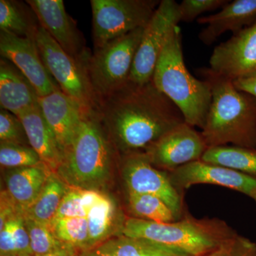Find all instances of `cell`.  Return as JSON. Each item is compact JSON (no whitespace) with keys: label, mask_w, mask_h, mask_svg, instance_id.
Listing matches in <instances>:
<instances>
[{"label":"cell","mask_w":256,"mask_h":256,"mask_svg":"<svg viewBox=\"0 0 256 256\" xmlns=\"http://www.w3.org/2000/svg\"><path fill=\"white\" fill-rule=\"evenodd\" d=\"M105 242L114 256H192L146 239L124 236L112 237Z\"/></svg>","instance_id":"cell-25"},{"label":"cell","mask_w":256,"mask_h":256,"mask_svg":"<svg viewBox=\"0 0 256 256\" xmlns=\"http://www.w3.org/2000/svg\"><path fill=\"white\" fill-rule=\"evenodd\" d=\"M16 256L12 234L9 223L0 230V256Z\"/></svg>","instance_id":"cell-36"},{"label":"cell","mask_w":256,"mask_h":256,"mask_svg":"<svg viewBox=\"0 0 256 256\" xmlns=\"http://www.w3.org/2000/svg\"><path fill=\"white\" fill-rule=\"evenodd\" d=\"M0 140L30 146L22 121L14 114L3 109L0 111Z\"/></svg>","instance_id":"cell-30"},{"label":"cell","mask_w":256,"mask_h":256,"mask_svg":"<svg viewBox=\"0 0 256 256\" xmlns=\"http://www.w3.org/2000/svg\"><path fill=\"white\" fill-rule=\"evenodd\" d=\"M237 234L218 218H196L186 212L180 220L158 223L128 217L120 236L146 239L192 256H206Z\"/></svg>","instance_id":"cell-4"},{"label":"cell","mask_w":256,"mask_h":256,"mask_svg":"<svg viewBox=\"0 0 256 256\" xmlns=\"http://www.w3.org/2000/svg\"><path fill=\"white\" fill-rule=\"evenodd\" d=\"M35 41L45 66L60 90L84 110H97L98 100L85 64L67 54L41 25L37 28Z\"/></svg>","instance_id":"cell-7"},{"label":"cell","mask_w":256,"mask_h":256,"mask_svg":"<svg viewBox=\"0 0 256 256\" xmlns=\"http://www.w3.org/2000/svg\"><path fill=\"white\" fill-rule=\"evenodd\" d=\"M52 172L44 163L37 166L10 169L5 175L6 192L24 213L40 194Z\"/></svg>","instance_id":"cell-20"},{"label":"cell","mask_w":256,"mask_h":256,"mask_svg":"<svg viewBox=\"0 0 256 256\" xmlns=\"http://www.w3.org/2000/svg\"><path fill=\"white\" fill-rule=\"evenodd\" d=\"M126 218L120 212L116 202L104 194L87 212L88 250L109 240L111 236H120Z\"/></svg>","instance_id":"cell-21"},{"label":"cell","mask_w":256,"mask_h":256,"mask_svg":"<svg viewBox=\"0 0 256 256\" xmlns=\"http://www.w3.org/2000/svg\"><path fill=\"white\" fill-rule=\"evenodd\" d=\"M69 186L56 172H52L40 194L25 210L26 218L48 226L55 220L57 212Z\"/></svg>","instance_id":"cell-22"},{"label":"cell","mask_w":256,"mask_h":256,"mask_svg":"<svg viewBox=\"0 0 256 256\" xmlns=\"http://www.w3.org/2000/svg\"><path fill=\"white\" fill-rule=\"evenodd\" d=\"M180 22V6L174 0L160 1L144 28L129 76V82L146 84L151 82L156 64L172 28Z\"/></svg>","instance_id":"cell-9"},{"label":"cell","mask_w":256,"mask_h":256,"mask_svg":"<svg viewBox=\"0 0 256 256\" xmlns=\"http://www.w3.org/2000/svg\"><path fill=\"white\" fill-rule=\"evenodd\" d=\"M208 148L201 132L184 122L160 138L144 153L153 166L171 172L201 160Z\"/></svg>","instance_id":"cell-12"},{"label":"cell","mask_w":256,"mask_h":256,"mask_svg":"<svg viewBox=\"0 0 256 256\" xmlns=\"http://www.w3.org/2000/svg\"><path fill=\"white\" fill-rule=\"evenodd\" d=\"M252 198L254 200V202H255L256 204V193L254 195V196H252Z\"/></svg>","instance_id":"cell-39"},{"label":"cell","mask_w":256,"mask_h":256,"mask_svg":"<svg viewBox=\"0 0 256 256\" xmlns=\"http://www.w3.org/2000/svg\"><path fill=\"white\" fill-rule=\"evenodd\" d=\"M152 80L181 111L186 124L203 129L212 102V86L208 80L195 78L186 68L178 25L166 38Z\"/></svg>","instance_id":"cell-3"},{"label":"cell","mask_w":256,"mask_h":256,"mask_svg":"<svg viewBox=\"0 0 256 256\" xmlns=\"http://www.w3.org/2000/svg\"><path fill=\"white\" fill-rule=\"evenodd\" d=\"M144 28L130 32L94 50L86 68L98 100L117 92L129 82L133 62Z\"/></svg>","instance_id":"cell-6"},{"label":"cell","mask_w":256,"mask_h":256,"mask_svg":"<svg viewBox=\"0 0 256 256\" xmlns=\"http://www.w3.org/2000/svg\"><path fill=\"white\" fill-rule=\"evenodd\" d=\"M20 214H24V212L13 201L8 192H2L0 198V230L4 226L8 220Z\"/></svg>","instance_id":"cell-35"},{"label":"cell","mask_w":256,"mask_h":256,"mask_svg":"<svg viewBox=\"0 0 256 256\" xmlns=\"http://www.w3.org/2000/svg\"><path fill=\"white\" fill-rule=\"evenodd\" d=\"M101 124L124 154L144 152L160 138L185 122L178 108L154 86L128 82L99 100Z\"/></svg>","instance_id":"cell-1"},{"label":"cell","mask_w":256,"mask_h":256,"mask_svg":"<svg viewBox=\"0 0 256 256\" xmlns=\"http://www.w3.org/2000/svg\"><path fill=\"white\" fill-rule=\"evenodd\" d=\"M229 0H183L178 3L180 22H192L207 12L222 8Z\"/></svg>","instance_id":"cell-31"},{"label":"cell","mask_w":256,"mask_h":256,"mask_svg":"<svg viewBox=\"0 0 256 256\" xmlns=\"http://www.w3.org/2000/svg\"><path fill=\"white\" fill-rule=\"evenodd\" d=\"M38 104L45 120L65 154L73 142L87 111L60 89L38 97Z\"/></svg>","instance_id":"cell-16"},{"label":"cell","mask_w":256,"mask_h":256,"mask_svg":"<svg viewBox=\"0 0 256 256\" xmlns=\"http://www.w3.org/2000/svg\"><path fill=\"white\" fill-rule=\"evenodd\" d=\"M44 163L34 150L30 146L1 142L0 164L8 169L37 166Z\"/></svg>","instance_id":"cell-28"},{"label":"cell","mask_w":256,"mask_h":256,"mask_svg":"<svg viewBox=\"0 0 256 256\" xmlns=\"http://www.w3.org/2000/svg\"><path fill=\"white\" fill-rule=\"evenodd\" d=\"M114 151L97 110L89 111L56 173L70 188L100 191L110 178Z\"/></svg>","instance_id":"cell-5"},{"label":"cell","mask_w":256,"mask_h":256,"mask_svg":"<svg viewBox=\"0 0 256 256\" xmlns=\"http://www.w3.org/2000/svg\"><path fill=\"white\" fill-rule=\"evenodd\" d=\"M168 172L170 182L182 196L188 188L200 184L230 188L250 198L256 193V178L201 160L192 162Z\"/></svg>","instance_id":"cell-13"},{"label":"cell","mask_w":256,"mask_h":256,"mask_svg":"<svg viewBox=\"0 0 256 256\" xmlns=\"http://www.w3.org/2000/svg\"></svg>","instance_id":"cell-40"},{"label":"cell","mask_w":256,"mask_h":256,"mask_svg":"<svg viewBox=\"0 0 256 256\" xmlns=\"http://www.w3.org/2000/svg\"><path fill=\"white\" fill-rule=\"evenodd\" d=\"M202 161L235 170L256 180V149L226 146L208 148Z\"/></svg>","instance_id":"cell-24"},{"label":"cell","mask_w":256,"mask_h":256,"mask_svg":"<svg viewBox=\"0 0 256 256\" xmlns=\"http://www.w3.org/2000/svg\"><path fill=\"white\" fill-rule=\"evenodd\" d=\"M8 222L12 234L16 256H33L30 247V236L25 226L24 214L15 216Z\"/></svg>","instance_id":"cell-34"},{"label":"cell","mask_w":256,"mask_h":256,"mask_svg":"<svg viewBox=\"0 0 256 256\" xmlns=\"http://www.w3.org/2000/svg\"><path fill=\"white\" fill-rule=\"evenodd\" d=\"M233 84L238 90L247 92L256 98V76L250 78L239 79L234 82Z\"/></svg>","instance_id":"cell-37"},{"label":"cell","mask_w":256,"mask_h":256,"mask_svg":"<svg viewBox=\"0 0 256 256\" xmlns=\"http://www.w3.org/2000/svg\"><path fill=\"white\" fill-rule=\"evenodd\" d=\"M38 96L24 75L10 60H0L1 109L18 116L38 105Z\"/></svg>","instance_id":"cell-19"},{"label":"cell","mask_w":256,"mask_h":256,"mask_svg":"<svg viewBox=\"0 0 256 256\" xmlns=\"http://www.w3.org/2000/svg\"><path fill=\"white\" fill-rule=\"evenodd\" d=\"M80 252L70 246L66 245L60 249L40 256H78Z\"/></svg>","instance_id":"cell-38"},{"label":"cell","mask_w":256,"mask_h":256,"mask_svg":"<svg viewBox=\"0 0 256 256\" xmlns=\"http://www.w3.org/2000/svg\"><path fill=\"white\" fill-rule=\"evenodd\" d=\"M206 69L215 76L234 82L256 76V22L215 47Z\"/></svg>","instance_id":"cell-11"},{"label":"cell","mask_w":256,"mask_h":256,"mask_svg":"<svg viewBox=\"0 0 256 256\" xmlns=\"http://www.w3.org/2000/svg\"><path fill=\"white\" fill-rule=\"evenodd\" d=\"M196 22L207 25L200 32V40L204 44H212L226 32L234 34L256 22V0L229 1L218 12L201 16Z\"/></svg>","instance_id":"cell-17"},{"label":"cell","mask_w":256,"mask_h":256,"mask_svg":"<svg viewBox=\"0 0 256 256\" xmlns=\"http://www.w3.org/2000/svg\"><path fill=\"white\" fill-rule=\"evenodd\" d=\"M24 222L33 256L45 255L67 245L56 238L48 226L26 217H24Z\"/></svg>","instance_id":"cell-29"},{"label":"cell","mask_w":256,"mask_h":256,"mask_svg":"<svg viewBox=\"0 0 256 256\" xmlns=\"http://www.w3.org/2000/svg\"><path fill=\"white\" fill-rule=\"evenodd\" d=\"M202 74L210 82L212 92L201 132L208 148L230 144L256 149V98L207 70Z\"/></svg>","instance_id":"cell-2"},{"label":"cell","mask_w":256,"mask_h":256,"mask_svg":"<svg viewBox=\"0 0 256 256\" xmlns=\"http://www.w3.org/2000/svg\"></svg>","instance_id":"cell-41"},{"label":"cell","mask_w":256,"mask_h":256,"mask_svg":"<svg viewBox=\"0 0 256 256\" xmlns=\"http://www.w3.org/2000/svg\"><path fill=\"white\" fill-rule=\"evenodd\" d=\"M160 3L158 0H92L94 50L146 28Z\"/></svg>","instance_id":"cell-8"},{"label":"cell","mask_w":256,"mask_h":256,"mask_svg":"<svg viewBox=\"0 0 256 256\" xmlns=\"http://www.w3.org/2000/svg\"><path fill=\"white\" fill-rule=\"evenodd\" d=\"M22 122L30 146L52 171L56 172L64 154L54 134L45 120L40 106H34L18 116Z\"/></svg>","instance_id":"cell-18"},{"label":"cell","mask_w":256,"mask_h":256,"mask_svg":"<svg viewBox=\"0 0 256 256\" xmlns=\"http://www.w3.org/2000/svg\"><path fill=\"white\" fill-rule=\"evenodd\" d=\"M87 210L82 202V190L69 186L55 220L64 218H86Z\"/></svg>","instance_id":"cell-33"},{"label":"cell","mask_w":256,"mask_h":256,"mask_svg":"<svg viewBox=\"0 0 256 256\" xmlns=\"http://www.w3.org/2000/svg\"><path fill=\"white\" fill-rule=\"evenodd\" d=\"M56 238L78 252H86L88 246L86 218H64L54 220L50 225Z\"/></svg>","instance_id":"cell-27"},{"label":"cell","mask_w":256,"mask_h":256,"mask_svg":"<svg viewBox=\"0 0 256 256\" xmlns=\"http://www.w3.org/2000/svg\"><path fill=\"white\" fill-rule=\"evenodd\" d=\"M30 6L13 0H0V31L20 37H35L40 26Z\"/></svg>","instance_id":"cell-23"},{"label":"cell","mask_w":256,"mask_h":256,"mask_svg":"<svg viewBox=\"0 0 256 256\" xmlns=\"http://www.w3.org/2000/svg\"><path fill=\"white\" fill-rule=\"evenodd\" d=\"M42 28L67 54L86 64L90 54L82 34L68 14L62 0H28Z\"/></svg>","instance_id":"cell-15"},{"label":"cell","mask_w":256,"mask_h":256,"mask_svg":"<svg viewBox=\"0 0 256 256\" xmlns=\"http://www.w3.org/2000/svg\"><path fill=\"white\" fill-rule=\"evenodd\" d=\"M128 206L134 218L158 223L176 220L171 208L159 197L149 194L127 193Z\"/></svg>","instance_id":"cell-26"},{"label":"cell","mask_w":256,"mask_h":256,"mask_svg":"<svg viewBox=\"0 0 256 256\" xmlns=\"http://www.w3.org/2000/svg\"><path fill=\"white\" fill-rule=\"evenodd\" d=\"M0 54L30 80L38 97L60 89L42 60L35 37H20L0 31Z\"/></svg>","instance_id":"cell-14"},{"label":"cell","mask_w":256,"mask_h":256,"mask_svg":"<svg viewBox=\"0 0 256 256\" xmlns=\"http://www.w3.org/2000/svg\"><path fill=\"white\" fill-rule=\"evenodd\" d=\"M121 173L127 193L159 197L171 208L176 220L186 213L184 196L170 182L168 172L153 166L146 153L124 154Z\"/></svg>","instance_id":"cell-10"},{"label":"cell","mask_w":256,"mask_h":256,"mask_svg":"<svg viewBox=\"0 0 256 256\" xmlns=\"http://www.w3.org/2000/svg\"><path fill=\"white\" fill-rule=\"evenodd\" d=\"M206 256H256V242L237 234Z\"/></svg>","instance_id":"cell-32"}]
</instances>
